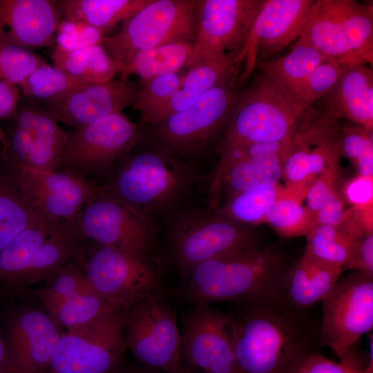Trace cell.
<instances>
[{
	"label": "cell",
	"mask_w": 373,
	"mask_h": 373,
	"mask_svg": "<svg viewBox=\"0 0 373 373\" xmlns=\"http://www.w3.org/2000/svg\"><path fill=\"white\" fill-rule=\"evenodd\" d=\"M283 176L282 155L245 157L217 165L209 189L208 208L260 185H276Z\"/></svg>",
	"instance_id": "obj_25"
},
{
	"label": "cell",
	"mask_w": 373,
	"mask_h": 373,
	"mask_svg": "<svg viewBox=\"0 0 373 373\" xmlns=\"http://www.w3.org/2000/svg\"><path fill=\"white\" fill-rule=\"evenodd\" d=\"M77 261L95 291L118 310L126 311L156 293L162 280L155 258L134 256L90 240Z\"/></svg>",
	"instance_id": "obj_7"
},
{
	"label": "cell",
	"mask_w": 373,
	"mask_h": 373,
	"mask_svg": "<svg viewBox=\"0 0 373 373\" xmlns=\"http://www.w3.org/2000/svg\"><path fill=\"white\" fill-rule=\"evenodd\" d=\"M151 0H61L57 5L61 19L93 27L104 34L124 23Z\"/></svg>",
	"instance_id": "obj_30"
},
{
	"label": "cell",
	"mask_w": 373,
	"mask_h": 373,
	"mask_svg": "<svg viewBox=\"0 0 373 373\" xmlns=\"http://www.w3.org/2000/svg\"><path fill=\"white\" fill-rule=\"evenodd\" d=\"M52 58L55 66L88 84L111 82L123 68L102 44L75 50L56 46Z\"/></svg>",
	"instance_id": "obj_31"
},
{
	"label": "cell",
	"mask_w": 373,
	"mask_h": 373,
	"mask_svg": "<svg viewBox=\"0 0 373 373\" xmlns=\"http://www.w3.org/2000/svg\"><path fill=\"white\" fill-rule=\"evenodd\" d=\"M74 222L86 240L139 258H154L155 232L123 204L97 191Z\"/></svg>",
	"instance_id": "obj_17"
},
{
	"label": "cell",
	"mask_w": 373,
	"mask_h": 373,
	"mask_svg": "<svg viewBox=\"0 0 373 373\" xmlns=\"http://www.w3.org/2000/svg\"><path fill=\"white\" fill-rule=\"evenodd\" d=\"M61 19L57 1L0 0V41L28 49L50 46Z\"/></svg>",
	"instance_id": "obj_22"
},
{
	"label": "cell",
	"mask_w": 373,
	"mask_h": 373,
	"mask_svg": "<svg viewBox=\"0 0 373 373\" xmlns=\"http://www.w3.org/2000/svg\"><path fill=\"white\" fill-rule=\"evenodd\" d=\"M88 83L46 62L36 68L20 84L22 94L31 99L58 102Z\"/></svg>",
	"instance_id": "obj_34"
},
{
	"label": "cell",
	"mask_w": 373,
	"mask_h": 373,
	"mask_svg": "<svg viewBox=\"0 0 373 373\" xmlns=\"http://www.w3.org/2000/svg\"><path fill=\"white\" fill-rule=\"evenodd\" d=\"M162 226L171 258L184 278L205 261L258 245L252 227L191 202Z\"/></svg>",
	"instance_id": "obj_4"
},
{
	"label": "cell",
	"mask_w": 373,
	"mask_h": 373,
	"mask_svg": "<svg viewBox=\"0 0 373 373\" xmlns=\"http://www.w3.org/2000/svg\"><path fill=\"white\" fill-rule=\"evenodd\" d=\"M305 109L263 74L242 90L224 138L227 142H284Z\"/></svg>",
	"instance_id": "obj_10"
},
{
	"label": "cell",
	"mask_w": 373,
	"mask_h": 373,
	"mask_svg": "<svg viewBox=\"0 0 373 373\" xmlns=\"http://www.w3.org/2000/svg\"><path fill=\"white\" fill-rule=\"evenodd\" d=\"M126 311L111 309L63 332L44 373H114L126 352Z\"/></svg>",
	"instance_id": "obj_9"
},
{
	"label": "cell",
	"mask_w": 373,
	"mask_h": 373,
	"mask_svg": "<svg viewBox=\"0 0 373 373\" xmlns=\"http://www.w3.org/2000/svg\"><path fill=\"white\" fill-rule=\"evenodd\" d=\"M172 373H199V372L193 370V369H191L186 365L182 363V365L177 370H175V372Z\"/></svg>",
	"instance_id": "obj_52"
},
{
	"label": "cell",
	"mask_w": 373,
	"mask_h": 373,
	"mask_svg": "<svg viewBox=\"0 0 373 373\" xmlns=\"http://www.w3.org/2000/svg\"><path fill=\"white\" fill-rule=\"evenodd\" d=\"M77 260L57 271L32 291L62 331L115 309L95 291Z\"/></svg>",
	"instance_id": "obj_20"
},
{
	"label": "cell",
	"mask_w": 373,
	"mask_h": 373,
	"mask_svg": "<svg viewBox=\"0 0 373 373\" xmlns=\"http://www.w3.org/2000/svg\"><path fill=\"white\" fill-rule=\"evenodd\" d=\"M0 322L12 373H44L63 332L39 300L6 306Z\"/></svg>",
	"instance_id": "obj_14"
},
{
	"label": "cell",
	"mask_w": 373,
	"mask_h": 373,
	"mask_svg": "<svg viewBox=\"0 0 373 373\" xmlns=\"http://www.w3.org/2000/svg\"><path fill=\"white\" fill-rule=\"evenodd\" d=\"M15 124L29 132L32 141L28 166L43 171L61 165L68 135L58 120L44 107L35 104L19 106Z\"/></svg>",
	"instance_id": "obj_27"
},
{
	"label": "cell",
	"mask_w": 373,
	"mask_h": 373,
	"mask_svg": "<svg viewBox=\"0 0 373 373\" xmlns=\"http://www.w3.org/2000/svg\"><path fill=\"white\" fill-rule=\"evenodd\" d=\"M194 42H175L138 52L122 70L121 80L135 74L141 79L177 73L201 59Z\"/></svg>",
	"instance_id": "obj_29"
},
{
	"label": "cell",
	"mask_w": 373,
	"mask_h": 373,
	"mask_svg": "<svg viewBox=\"0 0 373 373\" xmlns=\"http://www.w3.org/2000/svg\"><path fill=\"white\" fill-rule=\"evenodd\" d=\"M314 0H264L247 39L236 57L243 64L236 86L240 88L259 60H267L299 38Z\"/></svg>",
	"instance_id": "obj_16"
},
{
	"label": "cell",
	"mask_w": 373,
	"mask_h": 373,
	"mask_svg": "<svg viewBox=\"0 0 373 373\" xmlns=\"http://www.w3.org/2000/svg\"><path fill=\"white\" fill-rule=\"evenodd\" d=\"M326 57L312 46L298 41L287 55L274 59L258 60L261 73L275 80L293 97L312 72Z\"/></svg>",
	"instance_id": "obj_32"
},
{
	"label": "cell",
	"mask_w": 373,
	"mask_h": 373,
	"mask_svg": "<svg viewBox=\"0 0 373 373\" xmlns=\"http://www.w3.org/2000/svg\"><path fill=\"white\" fill-rule=\"evenodd\" d=\"M0 373H12L10 356L0 322Z\"/></svg>",
	"instance_id": "obj_49"
},
{
	"label": "cell",
	"mask_w": 373,
	"mask_h": 373,
	"mask_svg": "<svg viewBox=\"0 0 373 373\" xmlns=\"http://www.w3.org/2000/svg\"><path fill=\"white\" fill-rule=\"evenodd\" d=\"M7 136L4 135L0 129V155L2 153V149L6 144Z\"/></svg>",
	"instance_id": "obj_53"
},
{
	"label": "cell",
	"mask_w": 373,
	"mask_h": 373,
	"mask_svg": "<svg viewBox=\"0 0 373 373\" xmlns=\"http://www.w3.org/2000/svg\"><path fill=\"white\" fill-rule=\"evenodd\" d=\"M114 373H163L159 370L143 366L142 365H131L121 366Z\"/></svg>",
	"instance_id": "obj_50"
},
{
	"label": "cell",
	"mask_w": 373,
	"mask_h": 373,
	"mask_svg": "<svg viewBox=\"0 0 373 373\" xmlns=\"http://www.w3.org/2000/svg\"><path fill=\"white\" fill-rule=\"evenodd\" d=\"M322 98L321 108L336 118L372 129V66L360 64L344 69L334 87Z\"/></svg>",
	"instance_id": "obj_26"
},
{
	"label": "cell",
	"mask_w": 373,
	"mask_h": 373,
	"mask_svg": "<svg viewBox=\"0 0 373 373\" xmlns=\"http://www.w3.org/2000/svg\"><path fill=\"white\" fill-rule=\"evenodd\" d=\"M199 0H151L102 45L123 68L138 52L175 42H194ZM123 69V68H122Z\"/></svg>",
	"instance_id": "obj_8"
},
{
	"label": "cell",
	"mask_w": 373,
	"mask_h": 373,
	"mask_svg": "<svg viewBox=\"0 0 373 373\" xmlns=\"http://www.w3.org/2000/svg\"><path fill=\"white\" fill-rule=\"evenodd\" d=\"M183 363L199 373H240L236 361L230 314L195 304L183 318Z\"/></svg>",
	"instance_id": "obj_15"
},
{
	"label": "cell",
	"mask_w": 373,
	"mask_h": 373,
	"mask_svg": "<svg viewBox=\"0 0 373 373\" xmlns=\"http://www.w3.org/2000/svg\"><path fill=\"white\" fill-rule=\"evenodd\" d=\"M46 61L30 49L0 41V80L19 85Z\"/></svg>",
	"instance_id": "obj_40"
},
{
	"label": "cell",
	"mask_w": 373,
	"mask_h": 373,
	"mask_svg": "<svg viewBox=\"0 0 373 373\" xmlns=\"http://www.w3.org/2000/svg\"><path fill=\"white\" fill-rule=\"evenodd\" d=\"M10 169L37 209L51 222L73 221L96 192L95 184L71 171Z\"/></svg>",
	"instance_id": "obj_18"
},
{
	"label": "cell",
	"mask_w": 373,
	"mask_h": 373,
	"mask_svg": "<svg viewBox=\"0 0 373 373\" xmlns=\"http://www.w3.org/2000/svg\"><path fill=\"white\" fill-rule=\"evenodd\" d=\"M343 270L304 252L289 265L277 296L295 309L308 310L331 291Z\"/></svg>",
	"instance_id": "obj_24"
},
{
	"label": "cell",
	"mask_w": 373,
	"mask_h": 373,
	"mask_svg": "<svg viewBox=\"0 0 373 373\" xmlns=\"http://www.w3.org/2000/svg\"><path fill=\"white\" fill-rule=\"evenodd\" d=\"M50 222L30 201L14 171L8 165L0 169V250L23 231Z\"/></svg>",
	"instance_id": "obj_28"
},
{
	"label": "cell",
	"mask_w": 373,
	"mask_h": 373,
	"mask_svg": "<svg viewBox=\"0 0 373 373\" xmlns=\"http://www.w3.org/2000/svg\"><path fill=\"white\" fill-rule=\"evenodd\" d=\"M238 53L231 52L206 57L195 63L182 75L179 86L171 97L152 112L142 123L147 126L153 125L182 112L217 86L229 83L236 87L239 75L236 66Z\"/></svg>",
	"instance_id": "obj_23"
},
{
	"label": "cell",
	"mask_w": 373,
	"mask_h": 373,
	"mask_svg": "<svg viewBox=\"0 0 373 373\" xmlns=\"http://www.w3.org/2000/svg\"><path fill=\"white\" fill-rule=\"evenodd\" d=\"M363 373H373V337L372 334L369 341L368 358L365 365Z\"/></svg>",
	"instance_id": "obj_51"
},
{
	"label": "cell",
	"mask_w": 373,
	"mask_h": 373,
	"mask_svg": "<svg viewBox=\"0 0 373 373\" xmlns=\"http://www.w3.org/2000/svg\"><path fill=\"white\" fill-rule=\"evenodd\" d=\"M341 155L354 164L358 175L373 177L372 129L357 125L339 130Z\"/></svg>",
	"instance_id": "obj_37"
},
{
	"label": "cell",
	"mask_w": 373,
	"mask_h": 373,
	"mask_svg": "<svg viewBox=\"0 0 373 373\" xmlns=\"http://www.w3.org/2000/svg\"><path fill=\"white\" fill-rule=\"evenodd\" d=\"M285 256L258 245L205 261L186 275V291L195 304L243 302L278 295L289 266Z\"/></svg>",
	"instance_id": "obj_3"
},
{
	"label": "cell",
	"mask_w": 373,
	"mask_h": 373,
	"mask_svg": "<svg viewBox=\"0 0 373 373\" xmlns=\"http://www.w3.org/2000/svg\"><path fill=\"white\" fill-rule=\"evenodd\" d=\"M347 269L373 275L372 233L355 238L352 258Z\"/></svg>",
	"instance_id": "obj_46"
},
{
	"label": "cell",
	"mask_w": 373,
	"mask_h": 373,
	"mask_svg": "<svg viewBox=\"0 0 373 373\" xmlns=\"http://www.w3.org/2000/svg\"><path fill=\"white\" fill-rule=\"evenodd\" d=\"M343 68L336 61L327 59L309 75L293 97V100L306 109L327 95L341 77Z\"/></svg>",
	"instance_id": "obj_39"
},
{
	"label": "cell",
	"mask_w": 373,
	"mask_h": 373,
	"mask_svg": "<svg viewBox=\"0 0 373 373\" xmlns=\"http://www.w3.org/2000/svg\"><path fill=\"white\" fill-rule=\"evenodd\" d=\"M67 135L58 169L71 171L85 178L108 173L120 160L145 141L144 131L123 111L76 128Z\"/></svg>",
	"instance_id": "obj_11"
},
{
	"label": "cell",
	"mask_w": 373,
	"mask_h": 373,
	"mask_svg": "<svg viewBox=\"0 0 373 373\" xmlns=\"http://www.w3.org/2000/svg\"><path fill=\"white\" fill-rule=\"evenodd\" d=\"M232 320L233 350L240 373H294L315 352L319 323L277 295L237 303Z\"/></svg>",
	"instance_id": "obj_1"
},
{
	"label": "cell",
	"mask_w": 373,
	"mask_h": 373,
	"mask_svg": "<svg viewBox=\"0 0 373 373\" xmlns=\"http://www.w3.org/2000/svg\"><path fill=\"white\" fill-rule=\"evenodd\" d=\"M354 240L341 226L316 225L307 235L305 252L345 269L352 258Z\"/></svg>",
	"instance_id": "obj_35"
},
{
	"label": "cell",
	"mask_w": 373,
	"mask_h": 373,
	"mask_svg": "<svg viewBox=\"0 0 373 373\" xmlns=\"http://www.w3.org/2000/svg\"><path fill=\"white\" fill-rule=\"evenodd\" d=\"M345 213L343 200L336 192L328 198L316 212L315 226L340 227L344 220Z\"/></svg>",
	"instance_id": "obj_47"
},
{
	"label": "cell",
	"mask_w": 373,
	"mask_h": 373,
	"mask_svg": "<svg viewBox=\"0 0 373 373\" xmlns=\"http://www.w3.org/2000/svg\"><path fill=\"white\" fill-rule=\"evenodd\" d=\"M19 85L0 80V119H15L20 99Z\"/></svg>",
	"instance_id": "obj_48"
},
{
	"label": "cell",
	"mask_w": 373,
	"mask_h": 373,
	"mask_svg": "<svg viewBox=\"0 0 373 373\" xmlns=\"http://www.w3.org/2000/svg\"><path fill=\"white\" fill-rule=\"evenodd\" d=\"M242 91L229 83L214 87L189 108L148 126L145 141L196 169L218 136L225 135Z\"/></svg>",
	"instance_id": "obj_5"
},
{
	"label": "cell",
	"mask_w": 373,
	"mask_h": 373,
	"mask_svg": "<svg viewBox=\"0 0 373 373\" xmlns=\"http://www.w3.org/2000/svg\"><path fill=\"white\" fill-rule=\"evenodd\" d=\"M137 88L122 80L89 84L44 106L57 120L80 128L133 106Z\"/></svg>",
	"instance_id": "obj_21"
},
{
	"label": "cell",
	"mask_w": 373,
	"mask_h": 373,
	"mask_svg": "<svg viewBox=\"0 0 373 373\" xmlns=\"http://www.w3.org/2000/svg\"><path fill=\"white\" fill-rule=\"evenodd\" d=\"M339 360L335 362L313 352L303 361L294 373H363L365 365L363 364L355 347Z\"/></svg>",
	"instance_id": "obj_41"
},
{
	"label": "cell",
	"mask_w": 373,
	"mask_h": 373,
	"mask_svg": "<svg viewBox=\"0 0 373 373\" xmlns=\"http://www.w3.org/2000/svg\"><path fill=\"white\" fill-rule=\"evenodd\" d=\"M372 177L358 175L345 185V196L353 208L357 209H372L373 180Z\"/></svg>",
	"instance_id": "obj_45"
},
{
	"label": "cell",
	"mask_w": 373,
	"mask_h": 373,
	"mask_svg": "<svg viewBox=\"0 0 373 373\" xmlns=\"http://www.w3.org/2000/svg\"><path fill=\"white\" fill-rule=\"evenodd\" d=\"M104 36L102 32L90 26L61 19L55 35L56 46L75 50L102 44Z\"/></svg>",
	"instance_id": "obj_42"
},
{
	"label": "cell",
	"mask_w": 373,
	"mask_h": 373,
	"mask_svg": "<svg viewBox=\"0 0 373 373\" xmlns=\"http://www.w3.org/2000/svg\"><path fill=\"white\" fill-rule=\"evenodd\" d=\"M287 191L278 184L254 186L233 195L214 209L236 222L253 227L265 221L270 205Z\"/></svg>",
	"instance_id": "obj_33"
},
{
	"label": "cell",
	"mask_w": 373,
	"mask_h": 373,
	"mask_svg": "<svg viewBox=\"0 0 373 373\" xmlns=\"http://www.w3.org/2000/svg\"><path fill=\"white\" fill-rule=\"evenodd\" d=\"M264 0H199L194 44L202 58L240 52Z\"/></svg>",
	"instance_id": "obj_19"
},
{
	"label": "cell",
	"mask_w": 373,
	"mask_h": 373,
	"mask_svg": "<svg viewBox=\"0 0 373 373\" xmlns=\"http://www.w3.org/2000/svg\"><path fill=\"white\" fill-rule=\"evenodd\" d=\"M182 76L177 73L141 79L133 108L140 112L142 122L171 97L179 86Z\"/></svg>",
	"instance_id": "obj_38"
},
{
	"label": "cell",
	"mask_w": 373,
	"mask_h": 373,
	"mask_svg": "<svg viewBox=\"0 0 373 373\" xmlns=\"http://www.w3.org/2000/svg\"><path fill=\"white\" fill-rule=\"evenodd\" d=\"M298 41L343 69L373 63V6L354 0H315Z\"/></svg>",
	"instance_id": "obj_6"
},
{
	"label": "cell",
	"mask_w": 373,
	"mask_h": 373,
	"mask_svg": "<svg viewBox=\"0 0 373 373\" xmlns=\"http://www.w3.org/2000/svg\"><path fill=\"white\" fill-rule=\"evenodd\" d=\"M322 302L318 344L341 358L373 327V275L354 270L340 278Z\"/></svg>",
	"instance_id": "obj_12"
},
{
	"label": "cell",
	"mask_w": 373,
	"mask_h": 373,
	"mask_svg": "<svg viewBox=\"0 0 373 373\" xmlns=\"http://www.w3.org/2000/svg\"><path fill=\"white\" fill-rule=\"evenodd\" d=\"M32 145L29 132L14 124L2 149L6 164L12 169L28 167Z\"/></svg>",
	"instance_id": "obj_43"
},
{
	"label": "cell",
	"mask_w": 373,
	"mask_h": 373,
	"mask_svg": "<svg viewBox=\"0 0 373 373\" xmlns=\"http://www.w3.org/2000/svg\"><path fill=\"white\" fill-rule=\"evenodd\" d=\"M125 343L143 366L172 373L183 363L175 316L156 293L126 311Z\"/></svg>",
	"instance_id": "obj_13"
},
{
	"label": "cell",
	"mask_w": 373,
	"mask_h": 373,
	"mask_svg": "<svg viewBox=\"0 0 373 373\" xmlns=\"http://www.w3.org/2000/svg\"><path fill=\"white\" fill-rule=\"evenodd\" d=\"M265 221L280 235L292 238L309 233L315 226V214L287 191L270 205Z\"/></svg>",
	"instance_id": "obj_36"
},
{
	"label": "cell",
	"mask_w": 373,
	"mask_h": 373,
	"mask_svg": "<svg viewBox=\"0 0 373 373\" xmlns=\"http://www.w3.org/2000/svg\"><path fill=\"white\" fill-rule=\"evenodd\" d=\"M338 175V160L332 164L318 175L309 187L305 195L307 208L313 213L332 195L337 192L336 187Z\"/></svg>",
	"instance_id": "obj_44"
},
{
	"label": "cell",
	"mask_w": 373,
	"mask_h": 373,
	"mask_svg": "<svg viewBox=\"0 0 373 373\" xmlns=\"http://www.w3.org/2000/svg\"><path fill=\"white\" fill-rule=\"evenodd\" d=\"M131 153L108 172L104 184L96 186V191L123 204L155 233L169 216L190 202L199 175L197 169L164 149Z\"/></svg>",
	"instance_id": "obj_2"
}]
</instances>
